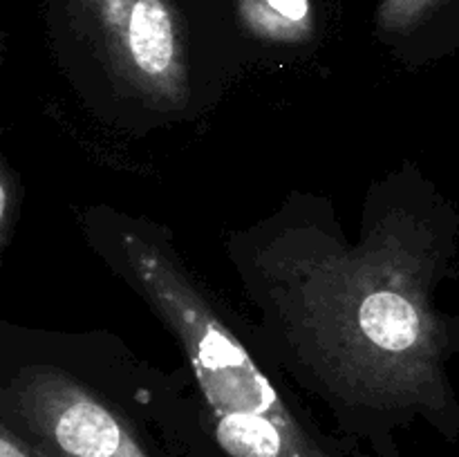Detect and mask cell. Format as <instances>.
Here are the masks:
<instances>
[{
  "label": "cell",
  "instance_id": "cell-1",
  "mask_svg": "<svg viewBox=\"0 0 459 457\" xmlns=\"http://www.w3.org/2000/svg\"><path fill=\"white\" fill-rule=\"evenodd\" d=\"M124 251L139 285L186 348L220 446L231 457H330L178 267L134 236L124 237Z\"/></svg>",
  "mask_w": 459,
  "mask_h": 457
},
{
  "label": "cell",
  "instance_id": "cell-2",
  "mask_svg": "<svg viewBox=\"0 0 459 457\" xmlns=\"http://www.w3.org/2000/svg\"><path fill=\"white\" fill-rule=\"evenodd\" d=\"M112 74L152 103L186 99V52L170 0H70Z\"/></svg>",
  "mask_w": 459,
  "mask_h": 457
},
{
  "label": "cell",
  "instance_id": "cell-3",
  "mask_svg": "<svg viewBox=\"0 0 459 457\" xmlns=\"http://www.w3.org/2000/svg\"><path fill=\"white\" fill-rule=\"evenodd\" d=\"M9 399L22 433L54 457H148L121 417L65 375H22Z\"/></svg>",
  "mask_w": 459,
  "mask_h": 457
},
{
  "label": "cell",
  "instance_id": "cell-4",
  "mask_svg": "<svg viewBox=\"0 0 459 457\" xmlns=\"http://www.w3.org/2000/svg\"><path fill=\"white\" fill-rule=\"evenodd\" d=\"M240 13L260 39L294 43L312 31L309 0H240Z\"/></svg>",
  "mask_w": 459,
  "mask_h": 457
},
{
  "label": "cell",
  "instance_id": "cell-5",
  "mask_svg": "<svg viewBox=\"0 0 459 457\" xmlns=\"http://www.w3.org/2000/svg\"><path fill=\"white\" fill-rule=\"evenodd\" d=\"M442 0H384L377 12V21L384 31H406L421 22Z\"/></svg>",
  "mask_w": 459,
  "mask_h": 457
},
{
  "label": "cell",
  "instance_id": "cell-6",
  "mask_svg": "<svg viewBox=\"0 0 459 457\" xmlns=\"http://www.w3.org/2000/svg\"><path fill=\"white\" fill-rule=\"evenodd\" d=\"M0 457H54L36 439L27 437L22 430H13L7 419L0 428Z\"/></svg>",
  "mask_w": 459,
  "mask_h": 457
},
{
  "label": "cell",
  "instance_id": "cell-7",
  "mask_svg": "<svg viewBox=\"0 0 459 457\" xmlns=\"http://www.w3.org/2000/svg\"><path fill=\"white\" fill-rule=\"evenodd\" d=\"M16 184H13L9 168H3V184H0V233H3V242H7L9 231H12L13 209H16Z\"/></svg>",
  "mask_w": 459,
  "mask_h": 457
}]
</instances>
